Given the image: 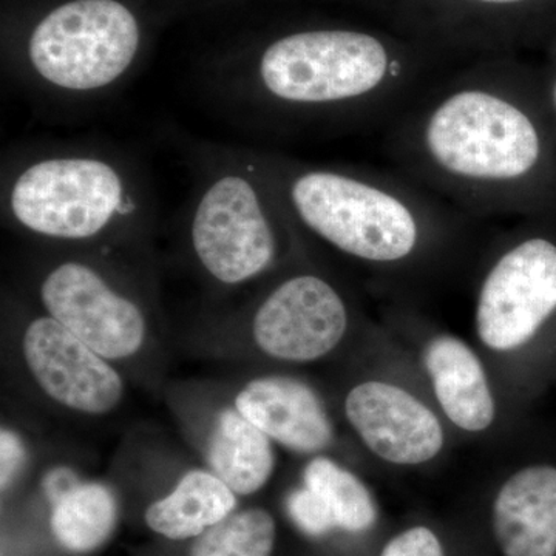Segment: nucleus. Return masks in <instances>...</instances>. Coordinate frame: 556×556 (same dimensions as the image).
I'll return each instance as SVG.
<instances>
[{"label": "nucleus", "mask_w": 556, "mask_h": 556, "mask_svg": "<svg viewBox=\"0 0 556 556\" xmlns=\"http://www.w3.org/2000/svg\"><path fill=\"white\" fill-rule=\"evenodd\" d=\"M24 457L25 450L20 437L3 428L2 434H0V485H2V492L13 484L17 471L24 463Z\"/></svg>", "instance_id": "obj_23"}, {"label": "nucleus", "mask_w": 556, "mask_h": 556, "mask_svg": "<svg viewBox=\"0 0 556 556\" xmlns=\"http://www.w3.org/2000/svg\"><path fill=\"white\" fill-rule=\"evenodd\" d=\"M11 225L40 239L87 243L144 217L141 186L119 161L93 152H54L14 167L3 181Z\"/></svg>", "instance_id": "obj_4"}, {"label": "nucleus", "mask_w": 556, "mask_h": 556, "mask_svg": "<svg viewBox=\"0 0 556 556\" xmlns=\"http://www.w3.org/2000/svg\"><path fill=\"white\" fill-rule=\"evenodd\" d=\"M295 229L260 156L252 155L208 174L193 201L190 248L212 280L237 287L268 273Z\"/></svg>", "instance_id": "obj_5"}, {"label": "nucleus", "mask_w": 556, "mask_h": 556, "mask_svg": "<svg viewBox=\"0 0 556 556\" xmlns=\"http://www.w3.org/2000/svg\"><path fill=\"white\" fill-rule=\"evenodd\" d=\"M394 169L470 217H556V130L540 72L482 58L434 79L383 129Z\"/></svg>", "instance_id": "obj_1"}, {"label": "nucleus", "mask_w": 556, "mask_h": 556, "mask_svg": "<svg viewBox=\"0 0 556 556\" xmlns=\"http://www.w3.org/2000/svg\"><path fill=\"white\" fill-rule=\"evenodd\" d=\"M450 61L405 35L306 28L269 42L243 84L277 126L383 130Z\"/></svg>", "instance_id": "obj_2"}, {"label": "nucleus", "mask_w": 556, "mask_h": 556, "mask_svg": "<svg viewBox=\"0 0 556 556\" xmlns=\"http://www.w3.org/2000/svg\"><path fill=\"white\" fill-rule=\"evenodd\" d=\"M552 0H396L399 30L453 60L508 56Z\"/></svg>", "instance_id": "obj_10"}, {"label": "nucleus", "mask_w": 556, "mask_h": 556, "mask_svg": "<svg viewBox=\"0 0 556 556\" xmlns=\"http://www.w3.org/2000/svg\"><path fill=\"white\" fill-rule=\"evenodd\" d=\"M141 30L118 0H70L39 21L28 64L39 86L67 97L112 89L137 60Z\"/></svg>", "instance_id": "obj_6"}, {"label": "nucleus", "mask_w": 556, "mask_h": 556, "mask_svg": "<svg viewBox=\"0 0 556 556\" xmlns=\"http://www.w3.org/2000/svg\"><path fill=\"white\" fill-rule=\"evenodd\" d=\"M118 514V503L109 486L97 482L78 484L54 501L51 533L70 554H91L113 535Z\"/></svg>", "instance_id": "obj_18"}, {"label": "nucleus", "mask_w": 556, "mask_h": 556, "mask_svg": "<svg viewBox=\"0 0 556 556\" xmlns=\"http://www.w3.org/2000/svg\"><path fill=\"white\" fill-rule=\"evenodd\" d=\"M237 495L212 471L186 473L169 495L150 504L146 526L170 541L195 540L236 511Z\"/></svg>", "instance_id": "obj_16"}, {"label": "nucleus", "mask_w": 556, "mask_h": 556, "mask_svg": "<svg viewBox=\"0 0 556 556\" xmlns=\"http://www.w3.org/2000/svg\"><path fill=\"white\" fill-rule=\"evenodd\" d=\"M22 351L33 379L58 404L91 416L118 407L124 394L118 372L49 314L27 325Z\"/></svg>", "instance_id": "obj_11"}, {"label": "nucleus", "mask_w": 556, "mask_h": 556, "mask_svg": "<svg viewBox=\"0 0 556 556\" xmlns=\"http://www.w3.org/2000/svg\"><path fill=\"white\" fill-rule=\"evenodd\" d=\"M207 464L236 495L249 496L268 484L276 456L270 439L239 409L228 408L208 439Z\"/></svg>", "instance_id": "obj_17"}, {"label": "nucleus", "mask_w": 556, "mask_h": 556, "mask_svg": "<svg viewBox=\"0 0 556 556\" xmlns=\"http://www.w3.org/2000/svg\"><path fill=\"white\" fill-rule=\"evenodd\" d=\"M43 309L108 361L137 354L148 336L141 306L84 260L68 258L43 274Z\"/></svg>", "instance_id": "obj_8"}, {"label": "nucleus", "mask_w": 556, "mask_h": 556, "mask_svg": "<svg viewBox=\"0 0 556 556\" xmlns=\"http://www.w3.org/2000/svg\"><path fill=\"white\" fill-rule=\"evenodd\" d=\"M287 508L289 518L305 535L320 538L338 529L327 503L309 486L303 485L289 493Z\"/></svg>", "instance_id": "obj_21"}, {"label": "nucleus", "mask_w": 556, "mask_h": 556, "mask_svg": "<svg viewBox=\"0 0 556 556\" xmlns=\"http://www.w3.org/2000/svg\"><path fill=\"white\" fill-rule=\"evenodd\" d=\"M541 83H543L544 97H546L548 112L556 130V40L552 47L551 60L543 72H540Z\"/></svg>", "instance_id": "obj_24"}, {"label": "nucleus", "mask_w": 556, "mask_h": 556, "mask_svg": "<svg viewBox=\"0 0 556 556\" xmlns=\"http://www.w3.org/2000/svg\"><path fill=\"white\" fill-rule=\"evenodd\" d=\"M527 219L479 285L475 324L490 350L526 345L556 316V217Z\"/></svg>", "instance_id": "obj_7"}, {"label": "nucleus", "mask_w": 556, "mask_h": 556, "mask_svg": "<svg viewBox=\"0 0 556 556\" xmlns=\"http://www.w3.org/2000/svg\"><path fill=\"white\" fill-rule=\"evenodd\" d=\"M504 556L556 555V468H522L501 486L492 511Z\"/></svg>", "instance_id": "obj_14"}, {"label": "nucleus", "mask_w": 556, "mask_h": 556, "mask_svg": "<svg viewBox=\"0 0 556 556\" xmlns=\"http://www.w3.org/2000/svg\"><path fill=\"white\" fill-rule=\"evenodd\" d=\"M350 308L327 277L300 270L281 278L252 316L255 345L278 361L305 364L327 356L345 338Z\"/></svg>", "instance_id": "obj_9"}, {"label": "nucleus", "mask_w": 556, "mask_h": 556, "mask_svg": "<svg viewBox=\"0 0 556 556\" xmlns=\"http://www.w3.org/2000/svg\"><path fill=\"white\" fill-rule=\"evenodd\" d=\"M438 402L460 430L484 431L495 419V401L484 367L467 343L450 334L434 336L424 350Z\"/></svg>", "instance_id": "obj_15"}, {"label": "nucleus", "mask_w": 556, "mask_h": 556, "mask_svg": "<svg viewBox=\"0 0 556 556\" xmlns=\"http://www.w3.org/2000/svg\"><path fill=\"white\" fill-rule=\"evenodd\" d=\"M303 485L327 503L338 529L364 533L378 521V507L367 485L328 457H316L303 470Z\"/></svg>", "instance_id": "obj_19"}, {"label": "nucleus", "mask_w": 556, "mask_h": 556, "mask_svg": "<svg viewBox=\"0 0 556 556\" xmlns=\"http://www.w3.org/2000/svg\"><path fill=\"white\" fill-rule=\"evenodd\" d=\"M345 413L364 444L387 463L419 466L444 447V431L437 415L391 383L354 387L348 394Z\"/></svg>", "instance_id": "obj_12"}, {"label": "nucleus", "mask_w": 556, "mask_h": 556, "mask_svg": "<svg viewBox=\"0 0 556 556\" xmlns=\"http://www.w3.org/2000/svg\"><path fill=\"white\" fill-rule=\"evenodd\" d=\"M260 161L295 228L372 268L417 262L470 218L396 169Z\"/></svg>", "instance_id": "obj_3"}, {"label": "nucleus", "mask_w": 556, "mask_h": 556, "mask_svg": "<svg viewBox=\"0 0 556 556\" xmlns=\"http://www.w3.org/2000/svg\"><path fill=\"white\" fill-rule=\"evenodd\" d=\"M236 408L266 437L292 452L318 453L334 438L320 397L298 379L268 376L251 380L237 396Z\"/></svg>", "instance_id": "obj_13"}, {"label": "nucleus", "mask_w": 556, "mask_h": 556, "mask_svg": "<svg viewBox=\"0 0 556 556\" xmlns=\"http://www.w3.org/2000/svg\"><path fill=\"white\" fill-rule=\"evenodd\" d=\"M379 556H445V554L433 530L416 526L391 538Z\"/></svg>", "instance_id": "obj_22"}, {"label": "nucleus", "mask_w": 556, "mask_h": 556, "mask_svg": "<svg viewBox=\"0 0 556 556\" xmlns=\"http://www.w3.org/2000/svg\"><path fill=\"white\" fill-rule=\"evenodd\" d=\"M276 519L265 508L233 511L193 540L189 556H273Z\"/></svg>", "instance_id": "obj_20"}]
</instances>
